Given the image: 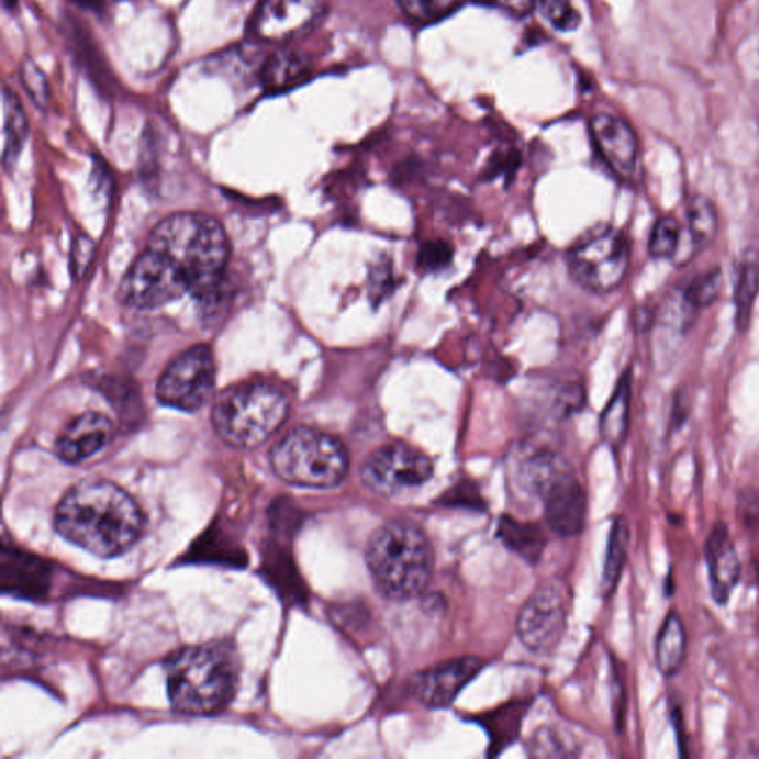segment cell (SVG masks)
<instances>
[{
	"label": "cell",
	"mask_w": 759,
	"mask_h": 759,
	"mask_svg": "<svg viewBox=\"0 0 759 759\" xmlns=\"http://www.w3.org/2000/svg\"><path fill=\"white\" fill-rule=\"evenodd\" d=\"M55 529L100 558L129 552L139 540L144 515L133 495L108 479L76 483L58 503Z\"/></svg>",
	"instance_id": "6da1fadb"
},
{
	"label": "cell",
	"mask_w": 759,
	"mask_h": 759,
	"mask_svg": "<svg viewBox=\"0 0 759 759\" xmlns=\"http://www.w3.org/2000/svg\"><path fill=\"white\" fill-rule=\"evenodd\" d=\"M183 279L190 292L207 294L222 281L231 242L222 223L201 212H177L159 222L147 247Z\"/></svg>",
	"instance_id": "7a4b0ae2"
},
{
	"label": "cell",
	"mask_w": 759,
	"mask_h": 759,
	"mask_svg": "<svg viewBox=\"0 0 759 759\" xmlns=\"http://www.w3.org/2000/svg\"><path fill=\"white\" fill-rule=\"evenodd\" d=\"M165 668L169 702L178 714H219L235 695L239 668L226 644L181 648L169 656Z\"/></svg>",
	"instance_id": "3957f363"
},
{
	"label": "cell",
	"mask_w": 759,
	"mask_h": 759,
	"mask_svg": "<svg viewBox=\"0 0 759 759\" xmlns=\"http://www.w3.org/2000/svg\"><path fill=\"white\" fill-rule=\"evenodd\" d=\"M367 563L383 595L410 600L429 584L434 552L422 529L394 521L372 534L367 546Z\"/></svg>",
	"instance_id": "277c9868"
},
{
	"label": "cell",
	"mask_w": 759,
	"mask_h": 759,
	"mask_svg": "<svg viewBox=\"0 0 759 759\" xmlns=\"http://www.w3.org/2000/svg\"><path fill=\"white\" fill-rule=\"evenodd\" d=\"M290 414V401L277 386L242 383L215 398L212 426L233 448L252 449L281 429Z\"/></svg>",
	"instance_id": "5b68a950"
},
{
	"label": "cell",
	"mask_w": 759,
	"mask_h": 759,
	"mask_svg": "<svg viewBox=\"0 0 759 759\" xmlns=\"http://www.w3.org/2000/svg\"><path fill=\"white\" fill-rule=\"evenodd\" d=\"M270 465L283 482L303 489H331L346 478L347 449L336 436L295 427L270 451Z\"/></svg>",
	"instance_id": "8992f818"
},
{
	"label": "cell",
	"mask_w": 759,
	"mask_h": 759,
	"mask_svg": "<svg viewBox=\"0 0 759 759\" xmlns=\"http://www.w3.org/2000/svg\"><path fill=\"white\" fill-rule=\"evenodd\" d=\"M629 263V244L612 226H598L584 233L567 253L571 278L596 294L617 290L625 281Z\"/></svg>",
	"instance_id": "52a82bcc"
},
{
	"label": "cell",
	"mask_w": 759,
	"mask_h": 759,
	"mask_svg": "<svg viewBox=\"0 0 759 759\" xmlns=\"http://www.w3.org/2000/svg\"><path fill=\"white\" fill-rule=\"evenodd\" d=\"M217 380V367L210 346L198 345L178 355L163 372L156 386L160 404L193 413L211 400Z\"/></svg>",
	"instance_id": "ba28073f"
},
{
	"label": "cell",
	"mask_w": 759,
	"mask_h": 759,
	"mask_svg": "<svg viewBox=\"0 0 759 759\" xmlns=\"http://www.w3.org/2000/svg\"><path fill=\"white\" fill-rule=\"evenodd\" d=\"M434 475L426 454L404 443L383 445L372 451L360 469L364 485L381 498H392L417 489Z\"/></svg>",
	"instance_id": "9c48e42d"
},
{
	"label": "cell",
	"mask_w": 759,
	"mask_h": 759,
	"mask_svg": "<svg viewBox=\"0 0 759 759\" xmlns=\"http://www.w3.org/2000/svg\"><path fill=\"white\" fill-rule=\"evenodd\" d=\"M567 600L562 588L545 583L521 610L516 629L529 650L549 652L561 641L567 626Z\"/></svg>",
	"instance_id": "30bf717a"
},
{
	"label": "cell",
	"mask_w": 759,
	"mask_h": 759,
	"mask_svg": "<svg viewBox=\"0 0 759 759\" xmlns=\"http://www.w3.org/2000/svg\"><path fill=\"white\" fill-rule=\"evenodd\" d=\"M326 12V0H263L253 16L254 36L282 44L306 35Z\"/></svg>",
	"instance_id": "8fae6325"
},
{
	"label": "cell",
	"mask_w": 759,
	"mask_h": 759,
	"mask_svg": "<svg viewBox=\"0 0 759 759\" xmlns=\"http://www.w3.org/2000/svg\"><path fill=\"white\" fill-rule=\"evenodd\" d=\"M481 669L482 661L475 657H460V659L445 661L415 676L411 681V693L423 705L448 706Z\"/></svg>",
	"instance_id": "7c38bea8"
},
{
	"label": "cell",
	"mask_w": 759,
	"mask_h": 759,
	"mask_svg": "<svg viewBox=\"0 0 759 759\" xmlns=\"http://www.w3.org/2000/svg\"><path fill=\"white\" fill-rule=\"evenodd\" d=\"M591 134L601 158L621 178H630L638 167L639 143L623 119L610 113L592 118Z\"/></svg>",
	"instance_id": "4fadbf2b"
},
{
	"label": "cell",
	"mask_w": 759,
	"mask_h": 759,
	"mask_svg": "<svg viewBox=\"0 0 759 759\" xmlns=\"http://www.w3.org/2000/svg\"><path fill=\"white\" fill-rule=\"evenodd\" d=\"M705 559L710 574L711 595L725 606L740 582L741 563L728 525L718 521L705 543Z\"/></svg>",
	"instance_id": "5bb4252c"
},
{
	"label": "cell",
	"mask_w": 759,
	"mask_h": 759,
	"mask_svg": "<svg viewBox=\"0 0 759 759\" xmlns=\"http://www.w3.org/2000/svg\"><path fill=\"white\" fill-rule=\"evenodd\" d=\"M114 426L108 415L85 413L76 417L59 435L55 451L66 464L78 465L91 459L112 439Z\"/></svg>",
	"instance_id": "9a60e30c"
},
{
	"label": "cell",
	"mask_w": 759,
	"mask_h": 759,
	"mask_svg": "<svg viewBox=\"0 0 759 759\" xmlns=\"http://www.w3.org/2000/svg\"><path fill=\"white\" fill-rule=\"evenodd\" d=\"M545 516L549 527L561 536L571 537L582 532L588 515V499L574 475L559 479L543 495Z\"/></svg>",
	"instance_id": "2e32d148"
},
{
	"label": "cell",
	"mask_w": 759,
	"mask_h": 759,
	"mask_svg": "<svg viewBox=\"0 0 759 759\" xmlns=\"http://www.w3.org/2000/svg\"><path fill=\"white\" fill-rule=\"evenodd\" d=\"M49 568L41 558L15 548H3L2 589L14 595L37 598L48 591Z\"/></svg>",
	"instance_id": "e0dca14e"
},
{
	"label": "cell",
	"mask_w": 759,
	"mask_h": 759,
	"mask_svg": "<svg viewBox=\"0 0 759 759\" xmlns=\"http://www.w3.org/2000/svg\"><path fill=\"white\" fill-rule=\"evenodd\" d=\"M572 473L571 466L562 456L548 449H538L528 454L518 469V481L528 494L543 495L559 479Z\"/></svg>",
	"instance_id": "ac0fdd59"
},
{
	"label": "cell",
	"mask_w": 759,
	"mask_h": 759,
	"mask_svg": "<svg viewBox=\"0 0 759 759\" xmlns=\"http://www.w3.org/2000/svg\"><path fill=\"white\" fill-rule=\"evenodd\" d=\"M656 666L665 678L678 676L687 657V632L680 614L671 612L656 638Z\"/></svg>",
	"instance_id": "d6986e66"
},
{
	"label": "cell",
	"mask_w": 759,
	"mask_h": 759,
	"mask_svg": "<svg viewBox=\"0 0 759 759\" xmlns=\"http://www.w3.org/2000/svg\"><path fill=\"white\" fill-rule=\"evenodd\" d=\"M309 71V57L299 51L279 49L261 66L260 78L267 91H281L299 82Z\"/></svg>",
	"instance_id": "ffe728a7"
},
{
	"label": "cell",
	"mask_w": 759,
	"mask_h": 759,
	"mask_svg": "<svg viewBox=\"0 0 759 759\" xmlns=\"http://www.w3.org/2000/svg\"><path fill=\"white\" fill-rule=\"evenodd\" d=\"M3 164L14 167L27 138V116L19 97L7 87L3 88Z\"/></svg>",
	"instance_id": "44dd1931"
},
{
	"label": "cell",
	"mask_w": 759,
	"mask_h": 759,
	"mask_svg": "<svg viewBox=\"0 0 759 759\" xmlns=\"http://www.w3.org/2000/svg\"><path fill=\"white\" fill-rule=\"evenodd\" d=\"M498 533L506 548L529 563L537 562L546 548L545 534L536 524L503 516Z\"/></svg>",
	"instance_id": "7402d4cb"
},
{
	"label": "cell",
	"mask_w": 759,
	"mask_h": 759,
	"mask_svg": "<svg viewBox=\"0 0 759 759\" xmlns=\"http://www.w3.org/2000/svg\"><path fill=\"white\" fill-rule=\"evenodd\" d=\"M630 377L623 376L609 405L601 415L600 432L610 447L618 448L625 444L629 431Z\"/></svg>",
	"instance_id": "603a6c76"
},
{
	"label": "cell",
	"mask_w": 759,
	"mask_h": 759,
	"mask_svg": "<svg viewBox=\"0 0 759 759\" xmlns=\"http://www.w3.org/2000/svg\"><path fill=\"white\" fill-rule=\"evenodd\" d=\"M630 529L623 516L614 520L606 548L604 572H602L601 592L604 596L613 595L616 591L629 552Z\"/></svg>",
	"instance_id": "cb8c5ba5"
},
{
	"label": "cell",
	"mask_w": 759,
	"mask_h": 759,
	"mask_svg": "<svg viewBox=\"0 0 759 759\" xmlns=\"http://www.w3.org/2000/svg\"><path fill=\"white\" fill-rule=\"evenodd\" d=\"M759 294V254L748 252L737 271L735 288L736 325L740 331L749 330L755 301Z\"/></svg>",
	"instance_id": "d4e9b609"
},
{
	"label": "cell",
	"mask_w": 759,
	"mask_h": 759,
	"mask_svg": "<svg viewBox=\"0 0 759 759\" xmlns=\"http://www.w3.org/2000/svg\"><path fill=\"white\" fill-rule=\"evenodd\" d=\"M687 224L689 231L687 236L695 253L702 252L712 245L718 235V212H716L714 203L705 197H694L687 205Z\"/></svg>",
	"instance_id": "484cf974"
},
{
	"label": "cell",
	"mask_w": 759,
	"mask_h": 759,
	"mask_svg": "<svg viewBox=\"0 0 759 759\" xmlns=\"http://www.w3.org/2000/svg\"><path fill=\"white\" fill-rule=\"evenodd\" d=\"M523 715V705L516 703V705L503 707L502 711H495L493 715L489 716L485 725L489 728L491 741H493L491 749L499 752L504 746L512 744L518 737Z\"/></svg>",
	"instance_id": "4316f807"
},
{
	"label": "cell",
	"mask_w": 759,
	"mask_h": 759,
	"mask_svg": "<svg viewBox=\"0 0 759 759\" xmlns=\"http://www.w3.org/2000/svg\"><path fill=\"white\" fill-rule=\"evenodd\" d=\"M682 241V227L677 219L666 215L657 220L652 227L648 252L657 260H669L676 258Z\"/></svg>",
	"instance_id": "83f0119b"
},
{
	"label": "cell",
	"mask_w": 759,
	"mask_h": 759,
	"mask_svg": "<svg viewBox=\"0 0 759 759\" xmlns=\"http://www.w3.org/2000/svg\"><path fill=\"white\" fill-rule=\"evenodd\" d=\"M465 0H398L409 19L420 24L436 23L459 10Z\"/></svg>",
	"instance_id": "f1b7e54d"
},
{
	"label": "cell",
	"mask_w": 759,
	"mask_h": 759,
	"mask_svg": "<svg viewBox=\"0 0 759 759\" xmlns=\"http://www.w3.org/2000/svg\"><path fill=\"white\" fill-rule=\"evenodd\" d=\"M534 8L561 32H572L582 23V15L572 5V0H534Z\"/></svg>",
	"instance_id": "f546056e"
},
{
	"label": "cell",
	"mask_w": 759,
	"mask_h": 759,
	"mask_svg": "<svg viewBox=\"0 0 759 759\" xmlns=\"http://www.w3.org/2000/svg\"><path fill=\"white\" fill-rule=\"evenodd\" d=\"M723 283V271L719 269L706 271L701 277L693 279V282L684 291L685 299L694 309L710 308L718 299Z\"/></svg>",
	"instance_id": "4dcf8cb0"
},
{
	"label": "cell",
	"mask_w": 759,
	"mask_h": 759,
	"mask_svg": "<svg viewBox=\"0 0 759 759\" xmlns=\"http://www.w3.org/2000/svg\"><path fill=\"white\" fill-rule=\"evenodd\" d=\"M21 80H23L25 92H27L33 103L40 109L48 108V80H46L45 75L42 74L40 67H37L32 59H25L23 63V67H21Z\"/></svg>",
	"instance_id": "1f68e13d"
},
{
	"label": "cell",
	"mask_w": 759,
	"mask_h": 759,
	"mask_svg": "<svg viewBox=\"0 0 759 759\" xmlns=\"http://www.w3.org/2000/svg\"><path fill=\"white\" fill-rule=\"evenodd\" d=\"M737 518L746 529L759 528V491L755 489L741 490L737 494Z\"/></svg>",
	"instance_id": "d6a6232c"
},
{
	"label": "cell",
	"mask_w": 759,
	"mask_h": 759,
	"mask_svg": "<svg viewBox=\"0 0 759 759\" xmlns=\"http://www.w3.org/2000/svg\"><path fill=\"white\" fill-rule=\"evenodd\" d=\"M453 249L444 242H427L418 256V267L424 271L444 269L451 261Z\"/></svg>",
	"instance_id": "836d02e7"
},
{
	"label": "cell",
	"mask_w": 759,
	"mask_h": 759,
	"mask_svg": "<svg viewBox=\"0 0 759 759\" xmlns=\"http://www.w3.org/2000/svg\"><path fill=\"white\" fill-rule=\"evenodd\" d=\"M394 278L392 266L383 261L372 267L370 277V295L372 303L379 304L386 295L393 292Z\"/></svg>",
	"instance_id": "e575fe53"
},
{
	"label": "cell",
	"mask_w": 759,
	"mask_h": 759,
	"mask_svg": "<svg viewBox=\"0 0 759 759\" xmlns=\"http://www.w3.org/2000/svg\"><path fill=\"white\" fill-rule=\"evenodd\" d=\"M481 495H479L477 489L470 482H460L459 485L454 487L451 491H448L444 495L445 504H453V506H466V507H481Z\"/></svg>",
	"instance_id": "d590c367"
},
{
	"label": "cell",
	"mask_w": 759,
	"mask_h": 759,
	"mask_svg": "<svg viewBox=\"0 0 759 759\" xmlns=\"http://www.w3.org/2000/svg\"><path fill=\"white\" fill-rule=\"evenodd\" d=\"M477 2L499 8L513 16H525L534 10V0H477Z\"/></svg>",
	"instance_id": "8d00e7d4"
},
{
	"label": "cell",
	"mask_w": 759,
	"mask_h": 759,
	"mask_svg": "<svg viewBox=\"0 0 759 759\" xmlns=\"http://www.w3.org/2000/svg\"><path fill=\"white\" fill-rule=\"evenodd\" d=\"M656 313L647 308H639L634 315L635 330L638 333H644V331L650 330L655 325Z\"/></svg>",
	"instance_id": "74e56055"
},
{
	"label": "cell",
	"mask_w": 759,
	"mask_h": 759,
	"mask_svg": "<svg viewBox=\"0 0 759 759\" xmlns=\"http://www.w3.org/2000/svg\"><path fill=\"white\" fill-rule=\"evenodd\" d=\"M2 2L5 10L12 11L16 7V2H19V0H2Z\"/></svg>",
	"instance_id": "f35d334b"
},
{
	"label": "cell",
	"mask_w": 759,
	"mask_h": 759,
	"mask_svg": "<svg viewBox=\"0 0 759 759\" xmlns=\"http://www.w3.org/2000/svg\"><path fill=\"white\" fill-rule=\"evenodd\" d=\"M758 582H759V563H758Z\"/></svg>",
	"instance_id": "ab89813d"
}]
</instances>
